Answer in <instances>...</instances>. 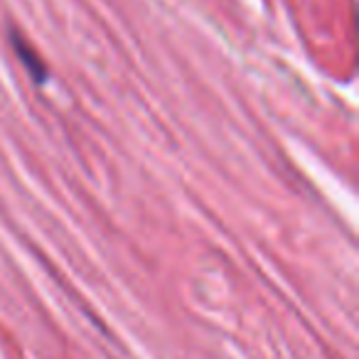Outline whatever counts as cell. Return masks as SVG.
<instances>
[{
    "mask_svg": "<svg viewBox=\"0 0 359 359\" xmlns=\"http://www.w3.org/2000/svg\"><path fill=\"white\" fill-rule=\"evenodd\" d=\"M11 45L13 50H15L18 60L22 62V67L27 69V74L32 76V81L35 84H47V79H50V69H47L45 60H42L40 55H37V50L30 45V40H27L25 35H20L18 30H11Z\"/></svg>",
    "mask_w": 359,
    "mask_h": 359,
    "instance_id": "6da1fadb",
    "label": "cell"
}]
</instances>
